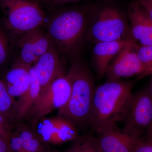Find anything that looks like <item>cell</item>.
Instances as JSON below:
<instances>
[{"instance_id":"6da1fadb","label":"cell","mask_w":152,"mask_h":152,"mask_svg":"<svg viewBox=\"0 0 152 152\" xmlns=\"http://www.w3.org/2000/svg\"><path fill=\"white\" fill-rule=\"evenodd\" d=\"M132 82L107 80L95 90L91 108L90 126L99 133L118 129L122 122L130 102Z\"/></svg>"},{"instance_id":"7a4b0ae2","label":"cell","mask_w":152,"mask_h":152,"mask_svg":"<svg viewBox=\"0 0 152 152\" xmlns=\"http://www.w3.org/2000/svg\"><path fill=\"white\" fill-rule=\"evenodd\" d=\"M93 12L88 7L65 9L47 23L46 31L60 53L77 58L85 41Z\"/></svg>"},{"instance_id":"3957f363","label":"cell","mask_w":152,"mask_h":152,"mask_svg":"<svg viewBox=\"0 0 152 152\" xmlns=\"http://www.w3.org/2000/svg\"><path fill=\"white\" fill-rule=\"evenodd\" d=\"M66 75L72 87L70 97L58 115L70 121L77 129H83L90 125L96 90L94 77L88 66L78 58L73 60Z\"/></svg>"},{"instance_id":"277c9868","label":"cell","mask_w":152,"mask_h":152,"mask_svg":"<svg viewBox=\"0 0 152 152\" xmlns=\"http://www.w3.org/2000/svg\"><path fill=\"white\" fill-rule=\"evenodd\" d=\"M100 42L132 40L131 28L118 9L105 6L96 14L93 12L88 30L87 40Z\"/></svg>"},{"instance_id":"5b68a950","label":"cell","mask_w":152,"mask_h":152,"mask_svg":"<svg viewBox=\"0 0 152 152\" xmlns=\"http://www.w3.org/2000/svg\"><path fill=\"white\" fill-rule=\"evenodd\" d=\"M9 29L21 36L46 23L45 12L37 3L29 0H1Z\"/></svg>"},{"instance_id":"8992f818","label":"cell","mask_w":152,"mask_h":152,"mask_svg":"<svg viewBox=\"0 0 152 152\" xmlns=\"http://www.w3.org/2000/svg\"><path fill=\"white\" fill-rule=\"evenodd\" d=\"M72 87L66 74L59 76L41 91L26 118L32 124L67 103Z\"/></svg>"},{"instance_id":"52a82bcc","label":"cell","mask_w":152,"mask_h":152,"mask_svg":"<svg viewBox=\"0 0 152 152\" xmlns=\"http://www.w3.org/2000/svg\"><path fill=\"white\" fill-rule=\"evenodd\" d=\"M123 132L142 140L152 124V98L150 89L134 93L123 121Z\"/></svg>"},{"instance_id":"ba28073f","label":"cell","mask_w":152,"mask_h":152,"mask_svg":"<svg viewBox=\"0 0 152 152\" xmlns=\"http://www.w3.org/2000/svg\"><path fill=\"white\" fill-rule=\"evenodd\" d=\"M33 129L41 141L59 145L73 141L78 136V129L66 118L58 115L43 118L32 125Z\"/></svg>"},{"instance_id":"9c48e42d","label":"cell","mask_w":152,"mask_h":152,"mask_svg":"<svg viewBox=\"0 0 152 152\" xmlns=\"http://www.w3.org/2000/svg\"><path fill=\"white\" fill-rule=\"evenodd\" d=\"M138 46L133 43L125 47L117 55L107 71V80H119L122 78L146 74L145 69L137 54Z\"/></svg>"},{"instance_id":"30bf717a","label":"cell","mask_w":152,"mask_h":152,"mask_svg":"<svg viewBox=\"0 0 152 152\" xmlns=\"http://www.w3.org/2000/svg\"><path fill=\"white\" fill-rule=\"evenodd\" d=\"M52 44L46 31L42 28L25 33L19 39L20 52L17 59L27 65H34Z\"/></svg>"},{"instance_id":"8fae6325","label":"cell","mask_w":152,"mask_h":152,"mask_svg":"<svg viewBox=\"0 0 152 152\" xmlns=\"http://www.w3.org/2000/svg\"><path fill=\"white\" fill-rule=\"evenodd\" d=\"M60 52L53 44L34 65L41 90L59 76L65 74Z\"/></svg>"},{"instance_id":"7c38bea8","label":"cell","mask_w":152,"mask_h":152,"mask_svg":"<svg viewBox=\"0 0 152 152\" xmlns=\"http://www.w3.org/2000/svg\"><path fill=\"white\" fill-rule=\"evenodd\" d=\"M129 16L134 40L141 45L152 46V20L137 1L129 6Z\"/></svg>"},{"instance_id":"4fadbf2b","label":"cell","mask_w":152,"mask_h":152,"mask_svg":"<svg viewBox=\"0 0 152 152\" xmlns=\"http://www.w3.org/2000/svg\"><path fill=\"white\" fill-rule=\"evenodd\" d=\"M135 43L132 40L100 42L95 43L93 50V58L98 77L107 73L112 60L125 47Z\"/></svg>"},{"instance_id":"5bb4252c","label":"cell","mask_w":152,"mask_h":152,"mask_svg":"<svg viewBox=\"0 0 152 152\" xmlns=\"http://www.w3.org/2000/svg\"><path fill=\"white\" fill-rule=\"evenodd\" d=\"M97 140L102 152H134L142 140L120 132L118 129L98 134Z\"/></svg>"},{"instance_id":"9a60e30c","label":"cell","mask_w":152,"mask_h":152,"mask_svg":"<svg viewBox=\"0 0 152 152\" xmlns=\"http://www.w3.org/2000/svg\"><path fill=\"white\" fill-rule=\"evenodd\" d=\"M31 66L17 59L5 75L3 81L9 94L14 99L21 96L28 88Z\"/></svg>"},{"instance_id":"2e32d148","label":"cell","mask_w":152,"mask_h":152,"mask_svg":"<svg viewBox=\"0 0 152 152\" xmlns=\"http://www.w3.org/2000/svg\"><path fill=\"white\" fill-rule=\"evenodd\" d=\"M30 83L27 91L17 102H15L12 116L17 120L26 118L38 96L40 93L41 87L34 65L30 69Z\"/></svg>"},{"instance_id":"e0dca14e","label":"cell","mask_w":152,"mask_h":152,"mask_svg":"<svg viewBox=\"0 0 152 152\" xmlns=\"http://www.w3.org/2000/svg\"><path fill=\"white\" fill-rule=\"evenodd\" d=\"M17 132L18 133L22 145L26 152H43V142L33 129L26 125L20 124Z\"/></svg>"},{"instance_id":"ac0fdd59","label":"cell","mask_w":152,"mask_h":152,"mask_svg":"<svg viewBox=\"0 0 152 152\" xmlns=\"http://www.w3.org/2000/svg\"><path fill=\"white\" fill-rule=\"evenodd\" d=\"M64 152H102L96 138L90 134L78 136Z\"/></svg>"},{"instance_id":"d6986e66","label":"cell","mask_w":152,"mask_h":152,"mask_svg":"<svg viewBox=\"0 0 152 152\" xmlns=\"http://www.w3.org/2000/svg\"><path fill=\"white\" fill-rule=\"evenodd\" d=\"M14 99L9 94L4 83L0 77V113L7 118L12 117Z\"/></svg>"},{"instance_id":"ffe728a7","label":"cell","mask_w":152,"mask_h":152,"mask_svg":"<svg viewBox=\"0 0 152 152\" xmlns=\"http://www.w3.org/2000/svg\"><path fill=\"white\" fill-rule=\"evenodd\" d=\"M137 54L146 69V74H149L152 70V46H138Z\"/></svg>"},{"instance_id":"44dd1931","label":"cell","mask_w":152,"mask_h":152,"mask_svg":"<svg viewBox=\"0 0 152 152\" xmlns=\"http://www.w3.org/2000/svg\"><path fill=\"white\" fill-rule=\"evenodd\" d=\"M10 43L6 32L0 27V65L5 62L10 54Z\"/></svg>"},{"instance_id":"7402d4cb","label":"cell","mask_w":152,"mask_h":152,"mask_svg":"<svg viewBox=\"0 0 152 152\" xmlns=\"http://www.w3.org/2000/svg\"><path fill=\"white\" fill-rule=\"evenodd\" d=\"M12 134L8 118L0 113V137L9 144Z\"/></svg>"},{"instance_id":"603a6c76","label":"cell","mask_w":152,"mask_h":152,"mask_svg":"<svg viewBox=\"0 0 152 152\" xmlns=\"http://www.w3.org/2000/svg\"><path fill=\"white\" fill-rule=\"evenodd\" d=\"M10 148L14 152H26L25 151L18 132L12 133L9 142Z\"/></svg>"},{"instance_id":"cb8c5ba5","label":"cell","mask_w":152,"mask_h":152,"mask_svg":"<svg viewBox=\"0 0 152 152\" xmlns=\"http://www.w3.org/2000/svg\"><path fill=\"white\" fill-rule=\"evenodd\" d=\"M134 152H152V143L141 141L136 146Z\"/></svg>"},{"instance_id":"d4e9b609","label":"cell","mask_w":152,"mask_h":152,"mask_svg":"<svg viewBox=\"0 0 152 152\" xmlns=\"http://www.w3.org/2000/svg\"><path fill=\"white\" fill-rule=\"evenodd\" d=\"M146 12L152 20V0H135Z\"/></svg>"},{"instance_id":"484cf974","label":"cell","mask_w":152,"mask_h":152,"mask_svg":"<svg viewBox=\"0 0 152 152\" xmlns=\"http://www.w3.org/2000/svg\"><path fill=\"white\" fill-rule=\"evenodd\" d=\"M9 144L4 139L0 137V152H10Z\"/></svg>"},{"instance_id":"4316f807","label":"cell","mask_w":152,"mask_h":152,"mask_svg":"<svg viewBox=\"0 0 152 152\" xmlns=\"http://www.w3.org/2000/svg\"><path fill=\"white\" fill-rule=\"evenodd\" d=\"M147 141L152 143V124L151 126L145 134Z\"/></svg>"},{"instance_id":"83f0119b","label":"cell","mask_w":152,"mask_h":152,"mask_svg":"<svg viewBox=\"0 0 152 152\" xmlns=\"http://www.w3.org/2000/svg\"><path fill=\"white\" fill-rule=\"evenodd\" d=\"M49 1H51L53 2L56 3V4H62L72 2L76 1L78 0H49Z\"/></svg>"},{"instance_id":"f1b7e54d","label":"cell","mask_w":152,"mask_h":152,"mask_svg":"<svg viewBox=\"0 0 152 152\" xmlns=\"http://www.w3.org/2000/svg\"><path fill=\"white\" fill-rule=\"evenodd\" d=\"M150 93H151V96L152 98V83L151 85V88L150 89Z\"/></svg>"},{"instance_id":"f546056e","label":"cell","mask_w":152,"mask_h":152,"mask_svg":"<svg viewBox=\"0 0 152 152\" xmlns=\"http://www.w3.org/2000/svg\"><path fill=\"white\" fill-rule=\"evenodd\" d=\"M10 152H14L13 151H12V150H11L10 148Z\"/></svg>"},{"instance_id":"4dcf8cb0","label":"cell","mask_w":152,"mask_h":152,"mask_svg":"<svg viewBox=\"0 0 152 152\" xmlns=\"http://www.w3.org/2000/svg\"><path fill=\"white\" fill-rule=\"evenodd\" d=\"M150 73L152 75V70L151 71V72H150Z\"/></svg>"},{"instance_id":"1f68e13d","label":"cell","mask_w":152,"mask_h":152,"mask_svg":"<svg viewBox=\"0 0 152 152\" xmlns=\"http://www.w3.org/2000/svg\"><path fill=\"white\" fill-rule=\"evenodd\" d=\"M38 1H47V0H38Z\"/></svg>"}]
</instances>
